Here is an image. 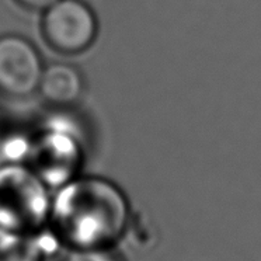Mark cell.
<instances>
[{
  "label": "cell",
  "instance_id": "6da1fadb",
  "mask_svg": "<svg viewBox=\"0 0 261 261\" xmlns=\"http://www.w3.org/2000/svg\"><path fill=\"white\" fill-rule=\"evenodd\" d=\"M51 212L58 234L73 249H104L125 232L129 222L125 194L98 177L66 182Z\"/></svg>",
  "mask_w": 261,
  "mask_h": 261
},
{
  "label": "cell",
  "instance_id": "7a4b0ae2",
  "mask_svg": "<svg viewBox=\"0 0 261 261\" xmlns=\"http://www.w3.org/2000/svg\"><path fill=\"white\" fill-rule=\"evenodd\" d=\"M41 31L54 51L76 55L94 44L98 23L93 9L83 0H58L44 10Z\"/></svg>",
  "mask_w": 261,
  "mask_h": 261
},
{
  "label": "cell",
  "instance_id": "3957f363",
  "mask_svg": "<svg viewBox=\"0 0 261 261\" xmlns=\"http://www.w3.org/2000/svg\"><path fill=\"white\" fill-rule=\"evenodd\" d=\"M44 62L37 46L17 34L0 35V94L25 98L38 91Z\"/></svg>",
  "mask_w": 261,
  "mask_h": 261
},
{
  "label": "cell",
  "instance_id": "277c9868",
  "mask_svg": "<svg viewBox=\"0 0 261 261\" xmlns=\"http://www.w3.org/2000/svg\"><path fill=\"white\" fill-rule=\"evenodd\" d=\"M17 173L16 171V174H12L13 187L9 174L0 178V226H6L12 232H20L40 225L46 211L44 193L41 188L21 198V195L34 188L38 181L34 176L27 174L23 187H20L18 184L21 174Z\"/></svg>",
  "mask_w": 261,
  "mask_h": 261
},
{
  "label": "cell",
  "instance_id": "5b68a950",
  "mask_svg": "<svg viewBox=\"0 0 261 261\" xmlns=\"http://www.w3.org/2000/svg\"><path fill=\"white\" fill-rule=\"evenodd\" d=\"M85 82L77 68L69 63H51L44 68L38 93L48 104L68 107L79 101Z\"/></svg>",
  "mask_w": 261,
  "mask_h": 261
},
{
  "label": "cell",
  "instance_id": "8992f818",
  "mask_svg": "<svg viewBox=\"0 0 261 261\" xmlns=\"http://www.w3.org/2000/svg\"><path fill=\"white\" fill-rule=\"evenodd\" d=\"M0 261H40L38 251L29 242L10 240L0 246Z\"/></svg>",
  "mask_w": 261,
  "mask_h": 261
},
{
  "label": "cell",
  "instance_id": "52a82bcc",
  "mask_svg": "<svg viewBox=\"0 0 261 261\" xmlns=\"http://www.w3.org/2000/svg\"><path fill=\"white\" fill-rule=\"evenodd\" d=\"M66 261H117L107 247L104 249H74Z\"/></svg>",
  "mask_w": 261,
  "mask_h": 261
},
{
  "label": "cell",
  "instance_id": "ba28073f",
  "mask_svg": "<svg viewBox=\"0 0 261 261\" xmlns=\"http://www.w3.org/2000/svg\"><path fill=\"white\" fill-rule=\"evenodd\" d=\"M20 6L30 9V10H45L46 7L54 5L58 0H16Z\"/></svg>",
  "mask_w": 261,
  "mask_h": 261
}]
</instances>
